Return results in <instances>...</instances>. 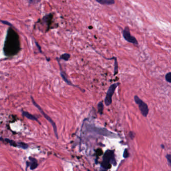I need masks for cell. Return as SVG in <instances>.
<instances>
[{"label": "cell", "mask_w": 171, "mask_h": 171, "mask_svg": "<svg viewBox=\"0 0 171 171\" xmlns=\"http://www.w3.org/2000/svg\"><path fill=\"white\" fill-rule=\"evenodd\" d=\"M19 35L12 28L8 29L5 39L4 51L7 56L16 55L20 50Z\"/></svg>", "instance_id": "obj_1"}, {"label": "cell", "mask_w": 171, "mask_h": 171, "mask_svg": "<svg viewBox=\"0 0 171 171\" xmlns=\"http://www.w3.org/2000/svg\"><path fill=\"white\" fill-rule=\"evenodd\" d=\"M31 98L32 103L35 106V107L38 109L40 112L41 113L42 115H43V116L51 124V125H52V126L53 127V130H54V134H55L56 137V138H57V139H58V132H57V126L56 125L55 123L54 122L53 120L48 115H47L46 113L43 111V109H42L41 107H40V106L36 102H35V101L34 100V99L33 97L32 96H31Z\"/></svg>", "instance_id": "obj_2"}, {"label": "cell", "mask_w": 171, "mask_h": 171, "mask_svg": "<svg viewBox=\"0 0 171 171\" xmlns=\"http://www.w3.org/2000/svg\"><path fill=\"white\" fill-rule=\"evenodd\" d=\"M134 100L139 108V110L141 112L142 114L144 117H147L149 114V108L147 104L144 103L143 100H142L138 96H135Z\"/></svg>", "instance_id": "obj_3"}, {"label": "cell", "mask_w": 171, "mask_h": 171, "mask_svg": "<svg viewBox=\"0 0 171 171\" xmlns=\"http://www.w3.org/2000/svg\"><path fill=\"white\" fill-rule=\"evenodd\" d=\"M119 83L113 84L109 87V89H108L105 99V104L107 106H108L111 104L113 95L114 94V92L116 91V89L119 86Z\"/></svg>", "instance_id": "obj_4"}, {"label": "cell", "mask_w": 171, "mask_h": 171, "mask_svg": "<svg viewBox=\"0 0 171 171\" xmlns=\"http://www.w3.org/2000/svg\"><path fill=\"white\" fill-rule=\"evenodd\" d=\"M122 35H123L124 39L127 42L134 44L135 45H138L139 43H138V41L135 37L131 35L129 27L128 26L125 27V28L124 29V30L122 31Z\"/></svg>", "instance_id": "obj_5"}, {"label": "cell", "mask_w": 171, "mask_h": 171, "mask_svg": "<svg viewBox=\"0 0 171 171\" xmlns=\"http://www.w3.org/2000/svg\"><path fill=\"white\" fill-rule=\"evenodd\" d=\"M88 130L91 132L97 133L100 135H103L105 136L114 137L115 134L111 132H110L108 129L105 128H97L96 127H92L90 126Z\"/></svg>", "instance_id": "obj_6"}, {"label": "cell", "mask_w": 171, "mask_h": 171, "mask_svg": "<svg viewBox=\"0 0 171 171\" xmlns=\"http://www.w3.org/2000/svg\"><path fill=\"white\" fill-rule=\"evenodd\" d=\"M53 18V15L52 13H50L49 14L47 15L41 19V21L47 25V31L49 30L50 26L52 25Z\"/></svg>", "instance_id": "obj_7"}, {"label": "cell", "mask_w": 171, "mask_h": 171, "mask_svg": "<svg viewBox=\"0 0 171 171\" xmlns=\"http://www.w3.org/2000/svg\"><path fill=\"white\" fill-rule=\"evenodd\" d=\"M29 160L26 162V165H27V168L29 167L30 169L33 170L36 169L38 166V162L36 159L33 157H29Z\"/></svg>", "instance_id": "obj_8"}, {"label": "cell", "mask_w": 171, "mask_h": 171, "mask_svg": "<svg viewBox=\"0 0 171 171\" xmlns=\"http://www.w3.org/2000/svg\"><path fill=\"white\" fill-rule=\"evenodd\" d=\"M22 114L23 116L25 117L26 118H27V119H28L30 120H32V121H36L40 125L41 124V123L40 122L39 120L38 119V118H37L36 117L31 114L30 113H29L28 112L22 111Z\"/></svg>", "instance_id": "obj_9"}, {"label": "cell", "mask_w": 171, "mask_h": 171, "mask_svg": "<svg viewBox=\"0 0 171 171\" xmlns=\"http://www.w3.org/2000/svg\"><path fill=\"white\" fill-rule=\"evenodd\" d=\"M58 64L59 65V66H60V75L62 77L63 80L64 81H65L66 83L68 85H70V86H74V85L72 84L71 82H70L69 80H68L67 77L66 75L65 74V73L62 70V68H61V65H60V63L58 62Z\"/></svg>", "instance_id": "obj_10"}, {"label": "cell", "mask_w": 171, "mask_h": 171, "mask_svg": "<svg viewBox=\"0 0 171 171\" xmlns=\"http://www.w3.org/2000/svg\"><path fill=\"white\" fill-rule=\"evenodd\" d=\"M96 2L102 5H113L115 3L114 0H95Z\"/></svg>", "instance_id": "obj_11"}, {"label": "cell", "mask_w": 171, "mask_h": 171, "mask_svg": "<svg viewBox=\"0 0 171 171\" xmlns=\"http://www.w3.org/2000/svg\"><path fill=\"white\" fill-rule=\"evenodd\" d=\"M103 108H104V106H103V102H100L97 105V109H98V112L100 115H102L103 114Z\"/></svg>", "instance_id": "obj_12"}, {"label": "cell", "mask_w": 171, "mask_h": 171, "mask_svg": "<svg viewBox=\"0 0 171 171\" xmlns=\"http://www.w3.org/2000/svg\"><path fill=\"white\" fill-rule=\"evenodd\" d=\"M28 145L24 142H18V147L19 148H21L22 149H27L28 148Z\"/></svg>", "instance_id": "obj_13"}, {"label": "cell", "mask_w": 171, "mask_h": 171, "mask_svg": "<svg viewBox=\"0 0 171 171\" xmlns=\"http://www.w3.org/2000/svg\"><path fill=\"white\" fill-rule=\"evenodd\" d=\"M70 57V54L67 53H65L61 55L60 59L64 60V61H68V60L69 59Z\"/></svg>", "instance_id": "obj_14"}, {"label": "cell", "mask_w": 171, "mask_h": 171, "mask_svg": "<svg viewBox=\"0 0 171 171\" xmlns=\"http://www.w3.org/2000/svg\"><path fill=\"white\" fill-rule=\"evenodd\" d=\"M114 76L116 75L118 72V64H117V60L116 58H114Z\"/></svg>", "instance_id": "obj_15"}, {"label": "cell", "mask_w": 171, "mask_h": 171, "mask_svg": "<svg viewBox=\"0 0 171 171\" xmlns=\"http://www.w3.org/2000/svg\"><path fill=\"white\" fill-rule=\"evenodd\" d=\"M165 79L167 82L170 83L171 82V73L169 72L165 76Z\"/></svg>", "instance_id": "obj_16"}, {"label": "cell", "mask_w": 171, "mask_h": 171, "mask_svg": "<svg viewBox=\"0 0 171 171\" xmlns=\"http://www.w3.org/2000/svg\"><path fill=\"white\" fill-rule=\"evenodd\" d=\"M0 22L2 23L4 25H6L9 26L10 27H13V25L10 22L6 21L1 20H0Z\"/></svg>", "instance_id": "obj_17"}, {"label": "cell", "mask_w": 171, "mask_h": 171, "mask_svg": "<svg viewBox=\"0 0 171 171\" xmlns=\"http://www.w3.org/2000/svg\"><path fill=\"white\" fill-rule=\"evenodd\" d=\"M41 0H29V2L30 4H37L40 2Z\"/></svg>", "instance_id": "obj_18"}, {"label": "cell", "mask_w": 171, "mask_h": 171, "mask_svg": "<svg viewBox=\"0 0 171 171\" xmlns=\"http://www.w3.org/2000/svg\"><path fill=\"white\" fill-rule=\"evenodd\" d=\"M166 158L167 159V160H168V163L169 164V165H171V155L170 154H168V155H167Z\"/></svg>", "instance_id": "obj_19"}, {"label": "cell", "mask_w": 171, "mask_h": 171, "mask_svg": "<svg viewBox=\"0 0 171 171\" xmlns=\"http://www.w3.org/2000/svg\"><path fill=\"white\" fill-rule=\"evenodd\" d=\"M128 155H129V154H128V150L125 149V152H124V155H123L124 158H127V157H128Z\"/></svg>", "instance_id": "obj_20"}, {"label": "cell", "mask_w": 171, "mask_h": 171, "mask_svg": "<svg viewBox=\"0 0 171 171\" xmlns=\"http://www.w3.org/2000/svg\"><path fill=\"white\" fill-rule=\"evenodd\" d=\"M35 44L36 45L37 47L38 48V49H39L40 52L42 53L41 48L40 46L38 44V43L36 41H35Z\"/></svg>", "instance_id": "obj_21"}]
</instances>
